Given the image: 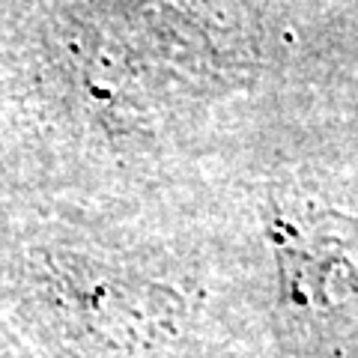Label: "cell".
Masks as SVG:
<instances>
[{
  "instance_id": "6da1fadb",
  "label": "cell",
  "mask_w": 358,
  "mask_h": 358,
  "mask_svg": "<svg viewBox=\"0 0 358 358\" xmlns=\"http://www.w3.org/2000/svg\"><path fill=\"white\" fill-rule=\"evenodd\" d=\"M284 299L296 308L341 310L358 296V221L331 209L293 206L272 218Z\"/></svg>"
}]
</instances>
